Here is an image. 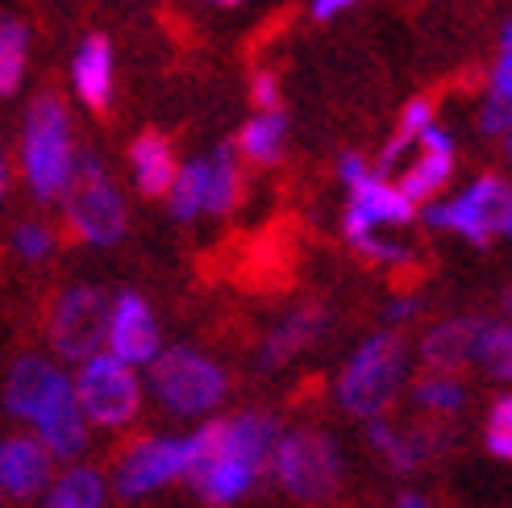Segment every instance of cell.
Returning <instances> with one entry per match:
<instances>
[{
  "instance_id": "2",
  "label": "cell",
  "mask_w": 512,
  "mask_h": 508,
  "mask_svg": "<svg viewBox=\"0 0 512 508\" xmlns=\"http://www.w3.org/2000/svg\"><path fill=\"white\" fill-rule=\"evenodd\" d=\"M404 375H408V342L400 329H375L371 338H363L350 359L338 371L334 400L346 417L371 421L383 417L404 392Z\"/></svg>"
},
{
  "instance_id": "12",
  "label": "cell",
  "mask_w": 512,
  "mask_h": 508,
  "mask_svg": "<svg viewBox=\"0 0 512 508\" xmlns=\"http://www.w3.org/2000/svg\"><path fill=\"white\" fill-rule=\"evenodd\" d=\"M71 396V371L46 354H21L5 375V409L30 429L42 421L59 400Z\"/></svg>"
},
{
  "instance_id": "24",
  "label": "cell",
  "mask_w": 512,
  "mask_h": 508,
  "mask_svg": "<svg viewBox=\"0 0 512 508\" xmlns=\"http://www.w3.org/2000/svg\"><path fill=\"white\" fill-rule=\"evenodd\" d=\"M467 379L458 371H425L413 379V404L429 421H450L467 409Z\"/></svg>"
},
{
  "instance_id": "6",
  "label": "cell",
  "mask_w": 512,
  "mask_h": 508,
  "mask_svg": "<svg viewBox=\"0 0 512 508\" xmlns=\"http://www.w3.org/2000/svg\"><path fill=\"white\" fill-rule=\"evenodd\" d=\"M71 392H75V404H80V413L88 417L92 429L121 434V429H130L142 417L146 379L138 367L121 363L117 354L96 350L84 363H75Z\"/></svg>"
},
{
  "instance_id": "5",
  "label": "cell",
  "mask_w": 512,
  "mask_h": 508,
  "mask_svg": "<svg viewBox=\"0 0 512 508\" xmlns=\"http://www.w3.org/2000/svg\"><path fill=\"white\" fill-rule=\"evenodd\" d=\"M63 225L84 246H117L130 230V205L113 184L105 159L92 150H80L75 159V175L63 192Z\"/></svg>"
},
{
  "instance_id": "1",
  "label": "cell",
  "mask_w": 512,
  "mask_h": 508,
  "mask_svg": "<svg viewBox=\"0 0 512 508\" xmlns=\"http://www.w3.org/2000/svg\"><path fill=\"white\" fill-rule=\"evenodd\" d=\"M75 159H80V146H75V121L71 109L63 105V96L55 92L34 96L21 117V142H17L21 184L42 205H55V200H63L75 175Z\"/></svg>"
},
{
  "instance_id": "31",
  "label": "cell",
  "mask_w": 512,
  "mask_h": 508,
  "mask_svg": "<svg viewBox=\"0 0 512 508\" xmlns=\"http://www.w3.org/2000/svg\"><path fill=\"white\" fill-rule=\"evenodd\" d=\"M433 121H438V105H433L429 96H413V100L404 105V113H400L396 134H400V138H417L425 125H433Z\"/></svg>"
},
{
  "instance_id": "36",
  "label": "cell",
  "mask_w": 512,
  "mask_h": 508,
  "mask_svg": "<svg viewBox=\"0 0 512 508\" xmlns=\"http://www.w3.org/2000/svg\"><path fill=\"white\" fill-rule=\"evenodd\" d=\"M9 175H13V167H9L5 146H0V200H5V192H9Z\"/></svg>"
},
{
  "instance_id": "10",
  "label": "cell",
  "mask_w": 512,
  "mask_h": 508,
  "mask_svg": "<svg viewBox=\"0 0 512 508\" xmlns=\"http://www.w3.org/2000/svg\"><path fill=\"white\" fill-rule=\"evenodd\" d=\"M109 300L113 296L96 284H71L55 296L50 317H46V338L63 367H75V363H84L88 354L105 350Z\"/></svg>"
},
{
  "instance_id": "3",
  "label": "cell",
  "mask_w": 512,
  "mask_h": 508,
  "mask_svg": "<svg viewBox=\"0 0 512 508\" xmlns=\"http://www.w3.org/2000/svg\"><path fill=\"white\" fill-rule=\"evenodd\" d=\"M267 475L296 504H329L346 484V454L338 438L321 425H288L279 429Z\"/></svg>"
},
{
  "instance_id": "11",
  "label": "cell",
  "mask_w": 512,
  "mask_h": 508,
  "mask_svg": "<svg viewBox=\"0 0 512 508\" xmlns=\"http://www.w3.org/2000/svg\"><path fill=\"white\" fill-rule=\"evenodd\" d=\"M446 421H396V417H371L367 421V442L371 450L383 459V467L396 471V475H413L421 467H429L438 454L446 450Z\"/></svg>"
},
{
  "instance_id": "7",
  "label": "cell",
  "mask_w": 512,
  "mask_h": 508,
  "mask_svg": "<svg viewBox=\"0 0 512 508\" xmlns=\"http://www.w3.org/2000/svg\"><path fill=\"white\" fill-rule=\"evenodd\" d=\"M242 159L234 146H213L209 155H196L188 163H179L175 180L167 188V209L175 221H200V217H229L242 205Z\"/></svg>"
},
{
  "instance_id": "13",
  "label": "cell",
  "mask_w": 512,
  "mask_h": 508,
  "mask_svg": "<svg viewBox=\"0 0 512 508\" xmlns=\"http://www.w3.org/2000/svg\"><path fill=\"white\" fill-rule=\"evenodd\" d=\"M417 221V205H408L404 192L383 180L379 171L363 175L358 184H350V205L342 217V234L346 242L363 238V234H400Z\"/></svg>"
},
{
  "instance_id": "35",
  "label": "cell",
  "mask_w": 512,
  "mask_h": 508,
  "mask_svg": "<svg viewBox=\"0 0 512 508\" xmlns=\"http://www.w3.org/2000/svg\"><path fill=\"white\" fill-rule=\"evenodd\" d=\"M354 5H358V0H313V17L317 21H334L346 9H354Z\"/></svg>"
},
{
  "instance_id": "15",
  "label": "cell",
  "mask_w": 512,
  "mask_h": 508,
  "mask_svg": "<svg viewBox=\"0 0 512 508\" xmlns=\"http://www.w3.org/2000/svg\"><path fill=\"white\" fill-rule=\"evenodd\" d=\"M200 438H204V425H200ZM259 479H263V475L254 471V467H246V463H238V459H229V454L213 450L209 438H204L200 459H196V467L188 471L184 484L196 492V500H204L209 508H229V504L246 500L254 488H259Z\"/></svg>"
},
{
  "instance_id": "30",
  "label": "cell",
  "mask_w": 512,
  "mask_h": 508,
  "mask_svg": "<svg viewBox=\"0 0 512 508\" xmlns=\"http://www.w3.org/2000/svg\"><path fill=\"white\" fill-rule=\"evenodd\" d=\"M488 92L512 100V21H504V30H500V46L488 71Z\"/></svg>"
},
{
  "instance_id": "25",
  "label": "cell",
  "mask_w": 512,
  "mask_h": 508,
  "mask_svg": "<svg viewBox=\"0 0 512 508\" xmlns=\"http://www.w3.org/2000/svg\"><path fill=\"white\" fill-rule=\"evenodd\" d=\"M30 63V25L21 17H0V96H17Z\"/></svg>"
},
{
  "instance_id": "8",
  "label": "cell",
  "mask_w": 512,
  "mask_h": 508,
  "mask_svg": "<svg viewBox=\"0 0 512 508\" xmlns=\"http://www.w3.org/2000/svg\"><path fill=\"white\" fill-rule=\"evenodd\" d=\"M200 425L192 434H146L138 442H130L117 463H113V479H109V492H117L121 500H146L155 496L179 479H188V471L200 459Z\"/></svg>"
},
{
  "instance_id": "22",
  "label": "cell",
  "mask_w": 512,
  "mask_h": 508,
  "mask_svg": "<svg viewBox=\"0 0 512 508\" xmlns=\"http://www.w3.org/2000/svg\"><path fill=\"white\" fill-rule=\"evenodd\" d=\"M175 171H179V155H175L171 138L146 130V134H138L130 142V180H134V188L142 196L163 200L171 180H175Z\"/></svg>"
},
{
  "instance_id": "27",
  "label": "cell",
  "mask_w": 512,
  "mask_h": 508,
  "mask_svg": "<svg viewBox=\"0 0 512 508\" xmlns=\"http://www.w3.org/2000/svg\"><path fill=\"white\" fill-rule=\"evenodd\" d=\"M13 254L21 263H46L50 254L59 250V234L50 230L46 221H38V217H30V221H17L13 225Z\"/></svg>"
},
{
  "instance_id": "19",
  "label": "cell",
  "mask_w": 512,
  "mask_h": 508,
  "mask_svg": "<svg viewBox=\"0 0 512 508\" xmlns=\"http://www.w3.org/2000/svg\"><path fill=\"white\" fill-rule=\"evenodd\" d=\"M113 88H117V59L105 34H88L80 50L71 55V92L80 96V105L92 113H105L113 105Z\"/></svg>"
},
{
  "instance_id": "9",
  "label": "cell",
  "mask_w": 512,
  "mask_h": 508,
  "mask_svg": "<svg viewBox=\"0 0 512 508\" xmlns=\"http://www.w3.org/2000/svg\"><path fill=\"white\" fill-rule=\"evenodd\" d=\"M512 209V180L500 171H479L475 180L454 192V196H438L425 205V221L433 230L458 234L471 246H492L504 230V217Z\"/></svg>"
},
{
  "instance_id": "41",
  "label": "cell",
  "mask_w": 512,
  "mask_h": 508,
  "mask_svg": "<svg viewBox=\"0 0 512 508\" xmlns=\"http://www.w3.org/2000/svg\"><path fill=\"white\" fill-rule=\"evenodd\" d=\"M504 150H508V163H512V130L504 134Z\"/></svg>"
},
{
  "instance_id": "32",
  "label": "cell",
  "mask_w": 512,
  "mask_h": 508,
  "mask_svg": "<svg viewBox=\"0 0 512 508\" xmlns=\"http://www.w3.org/2000/svg\"><path fill=\"white\" fill-rule=\"evenodd\" d=\"M250 100L254 109H284V88H279V75L275 71H254L250 75Z\"/></svg>"
},
{
  "instance_id": "4",
  "label": "cell",
  "mask_w": 512,
  "mask_h": 508,
  "mask_svg": "<svg viewBox=\"0 0 512 508\" xmlns=\"http://www.w3.org/2000/svg\"><path fill=\"white\" fill-rule=\"evenodd\" d=\"M146 371V392L179 421H209L229 400V371L196 346H163Z\"/></svg>"
},
{
  "instance_id": "37",
  "label": "cell",
  "mask_w": 512,
  "mask_h": 508,
  "mask_svg": "<svg viewBox=\"0 0 512 508\" xmlns=\"http://www.w3.org/2000/svg\"><path fill=\"white\" fill-rule=\"evenodd\" d=\"M396 508H429V500H425V496H417V492H404V496L396 500Z\"/></svg>"
},
{
  "instance_id": "39",
  "label": "cell",
  "mask_w": 512,
  "mask_h": 508,
  "mask_svg": "<svg viewBox=\"0 0 512 508\" xmlns=\"http://www.w3.org/2000/svg\"><path fill=\"white\" fill-rule=\"evenodd\" d=\"M500 238H512V209H508V217H504V230H500Z\"/></svg>"
},
{
  "instance_id": "17",
  "label": "cell",
  "mask_w": 512,
  "mask_h": 508,
  "mask_svg": "<svg viewBox=\"0 0 512 508\" xmlns=\"http://www.w3.org/2000/svg\"><path fill=\"white\" fill-rule=\"evenodd\" d=\"M325 325H329V309H325L321 300H304V304H296V309H288L284 317L271 325V334L263 338V346H259V367H263V371L288 367L292 359H300L304 350H313V346L321 342Z\"/></svg>"
},
{
  "instance_id": "26",
  "label": "cell",
  "mask_w": 512,
  "mask_h": 508,
  "mask_svg": "<svg viewBox=\"0 0 512 508\" xmlns=\"http://www.w3.org/2000/svg\"><path fill=\"white\" fill-rule=\"evenodd\" d=\"M475 367H483L492 379L512 384V321H488V317H483Z\"/></svg>"
},
{
  "instance_id": "14",
  "label": "cell",
  "mask_w": 512,
  "mask_h": 508,
  "mask_svg": "<svg viewBox=\"0 0 512 508\" xmlns=\"http://www.w3.org/2000/svg\"><path fill=\"white\" fill-rule=\"evenodd\" d=\"M105 350L117 354L130 367H150V359L163 350V325L142 292H117L109 300V325H105Z\"/></svg>"
},
{
  "instance_id": "28",
  "label": "cell",
  "mask_w": 512,
  "mask_h": 508,
  "mask_svg": "<svg viewBox=\"0 0 512 508\" xmlns=\"http://www.w3.org/2000/svg\"><path fill=\"white\" fill-rule=\"evenodd\" d=\"M483 446H488V454H496V459L512 463V388L488 404V417H483Z\"/></svg>"
},
{
  "instance_id": "23",
  "label": "cell",
  "mask_w": 512,
  "mask_h": 508,
  "mask_svg": "<svg viewBox=\"0 0 512 508\" xmlns=\"http://www.w3.org/2000/svg\"><path fill=\"white\" fill-rule=\"evenodd\" d=\"M238 159L250 167H279L288 155V117L284 109H254V117L234 138Z\"/></svg>"
},
{
  "instance_id": "40",
  "label": "cell",
  "mask_w": 512,
  "mask_h": 508,
  "mask_svg": "<svg viewBox=\"0 0 512 508\" xmlns=\"http://www.w3.org/2000/svg\"><path fill=\"white\" fill-rule=\"evenodd\" d=\"M504 309H508V321H512V288L504 292Z\"/></svg>"
},
{
  "instance_id": "42",
  "label": "cell",
  "mask_w": 512,
  "mask_h": 508,
  "mask_svg": "<svg viewBox=\"0 0 512 508\" xmlns=\"http://www.w3.org/2000/svg\"><path fill=\"white\" fill-rule=\"evenodd\" d=\"M0 504H5V500H0Z\"/></svg>"
},
{
  "instance_id": "38",
  "label": "cell",
  "mask_w": 512,
  "mask_h": 508,
  "mask_svg": "<svg viewBox=\"0 0 512 508\" xmlns=\"http://www.w3.org/2000/svg\"><path fill=\"white\" fill-rule=\"evenodd\" d=\"M209 5H217V9H238V5H246V0H209Z\"/></svg>"
},
{
  "instance_id": "33",
  "label": "cell",
  "mask_w": 512,
  "mask_h": 508,
  "mask_svg": "<svg viewBox=\"0 0 512 508\" xmlns=\"http://www.w3.org/2000/svg\"><path fill=\"white\" fill-rule=\"evenodd\" d=\"M375 167L363 159V155H358V150H350V155H342L338 159V175H342V184L350 188V184H358V180H363V175H371Z\"/></svg>"
},
{
  "instance_id": "34",
  "label": "cell",
  "mask_w": 512,
  "mask_h": 508,
  "mask_svg": "<svg viewBox=\"0 0 512 508\" xmlns=\"http://www.w3.org/2000/svg\"><path fill=\"white\" fill-rule=\"evenodd\" d=\"M417 313H421V300H417V296H396V300H392V309H388V329L408 325Z\"/></svg>"
},
{
  "instance_id": "16",
  "label": "cell",
  "mask_w": 512,
  "mask_h": 508,
  "mask_svg": "<svg viewBox=\"0 0 512 508\" xmlns=\"http://www.w3.org/2000/svg\"><path fill=\"white\" fill-rule=\"evenodd\" d=\"M50 475H55V459L30 429L0 438V500H38Z\"/></svg>"
},
{
  "instance_id": "20",
  "label": "cell",
  "mask_w": 512,
  "mask_h": 508,
  "mask_svg": "<svg viewBox=\"0 0 512 508\" xmlns=\"http://www.w3.org/2000/svg\"><path fill=\"white\" fill-rule=\"evenodd\" d=\"M30 434L50 450L55 463H80L92 446V425L80 413V404H75V392L67 400H59L42 421H34Z\"/></svg>"
},
{
  "instance_id": "21",
  "label": "cell",
  "mask_w": 512,
  "mask_h": 508,
  "mask_svg": "<svg viewBox=\"0 0 512 508\" xmlns=\"http://www.w3.org/2000/svg\"><path fill=\"white\" fill-rule=\"evenodd\" d=\"M38 508H109V475L92 463H63L38 496Z\"/></svg>"
},
{
  "instance_id": "18",
  "label": "cell",
  "mask_w": 512,
  "mask_h": 508,
  "mask_svg": "<svg viewBox=\"0 0 512 508\" xmlns=\"http://www.w3.org/2000/svg\"><path fill=\"white\" fill-rule=\"evenodd\" d=\"M479 329L483 317H442L433 321L421 342H417V359L425 371H458L475 367V350H479Z\"/></svg>"
},
{
  "instance_id": "29",
  "label": "cell",
  "mask_w": 512,
  "mask_h": 508,
  "mask_svg": "<svg viewBox=\"0 0 512 508\" xmlns=\"http://www.w3.org/2000/svg\"><path fill=\"white\" fill-rule=\"evenodd\" d=\"M475 130L483 134V138H496V142H504V134L512 130V100H504V96H483L479 100V109H475Z\"/></svg>"
}]
</instances>
